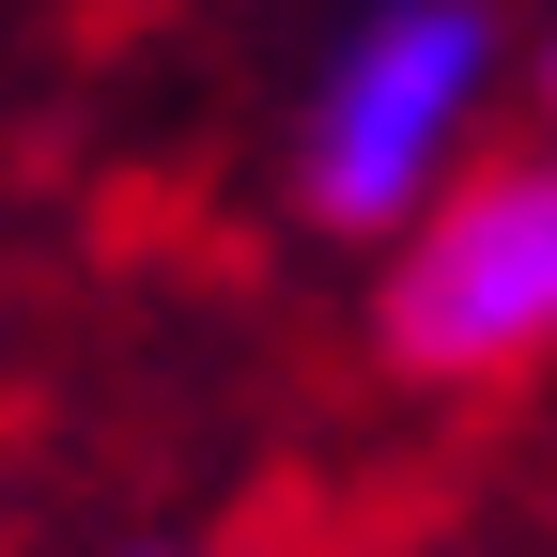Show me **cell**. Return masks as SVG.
I'll return each mask as SVG.
<instances>
[{
    "instance_id": "obj_1",
    "label": "cell",
    "mask_w": 557,
    "mask_h": 557,
    "mask_svg": "<svg viewBox=\"0 0 557 557\" xmlns=\"http://www.w3.org/2000/svg\"><path fill=\"white\" fill-rule=\"evenodd\" d=\"M496 78H511V16L496 0H372V16L325 47L310 109H295V201H310V233L403 248L449 201V171L480 156Z\"/></svg>"
},
{
    "instance_id": "obj_2",
    "label": "cell",
    "mask_w": 557,
    "mask_h": 557,
    "mask_svg": "<svg viewBox=\"0 0 557 557\" xmlns=\"http://www.w3.org/2000/svg\"><path fill=\"white\" fill-rule=\"evenodd\" d=\"M372 341H387V372H434V387L557 357V139L449 171V201L372 278Z\"/></svg>"
},
{
    "instance_id": "obj_4",
    "label": "cell",
    "mask_w": 557,
    "mask_h": 557,
    "mask_svg": "<svg viewBox=\"0 0 557 557\" xmlns=\"http://www.w3.org/2000/svg\"><path fill=\"white\" fill-rule=\"evenodd\" d=\"M109 557H201V542H109Z\"/></svg>"
},
{
    "instance_id": "obj_3",
    "label": "cell",
    "mask_w": 557,
    "mask_h": 557,
    "mask_svg": "<svg viewBox=\"0 0 557 557\" xmlns=\"http://www.w3.org/2000/svg\"><path fill=\"white\" fill-rule=\"evenodd\" d=\"M542 124H557V32H542Z\"/></svg>"
}]
</instances>
